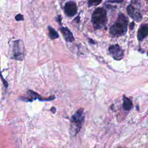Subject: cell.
<instances>
[{
  "mask_svg": "<svg viewBox=\"0 0 148 148\" xmlns=\"http://www.w3.org/2000/svg\"><path fill=\"white\" fill-rule=\"evenodd\" d=\"M128 20L122 13H120L116 22L111 26L110 33L113 36H119L124 35L127 31Z\"/></svg>",
  "mask_w": 148,
  "mask_h": 148,
  "instance_id": "1",
  "label": "cell"
},
{
  "mask_svg": "<svg viewBox=\"0 0 148 148\" xmlns=\"http://www.w3.org/2000/svg\"><path fill=\"white\" fill-rule=\"evenodd\" d=\"M91 21L95 29L103 27L107 22V12L102 8L96 9L92 13Z\"/></svg>",
  "mask_w": 148,
  "mask_h": 148,
  "instance_id": "2",
  "label": "cell"
},
{
  "mask_svg": "<svg viewBox=\"0 0 148 148\" xmlns=\"http://www.w3.org/2000/svg\"><path fill=\"white\" fill-rule=\"evenodd\" d=\"M84 116L83 114V109L82 108L77 110L76 113L72 116L71 122L72 123L71 126L72 127L74 134H77L82 127V124L84 122Z\"/></svg>",
  "mask_w": 148,
  "mask_h": 148,
  "instance_id": "3",
  "label": "cell"
},
{
  "mask_svg": "<svg viewBox=\"0 0 148 148\" xmlns=\"http://www.w3.org/2000/svg\"><path fill=\"white\" fill-rule=\"evenodd\" d=\"M13 54L14 59L21 61L24 58L23 43L20 40H16L13 43Z\"/></svg>",
  "mask_w": 148,
  "mask_h": 148,
  "instance_id": "4",
  "label": "cell"
},
{
  "mask_svg": "<svg viewBox=\"0 0 148 148\" xmlns=\"http://www.w3.org/2000/svg\"><path fill=\"white\" fill-rule=\"evenodd\" d=\"M108 50L109 53L112 56L114 60H120L123 58L124 56V51L119 45L116 44L111 45L109 47Z\"/></svg>",
  "mask_w": 148,
  "mask_h": 148,
  "instance_id": "5",
  "label": "cell"
},
{
  "mask_svg": "<svg viewBox=\"0 0 148 148\" xmlns=\"http://www.w3.org/2000/svg\"><path fill=\"white\" fill-rule=\"evenodd\" d=\"M77 10V8L76 4L72 2L69 1L66 2L64 6V12L66 15L69 17H72L76 13Z\"/></svg>",
  "mask_w": 148,
  "mask_h": 148,
  "instance_id": "6",
  "label": "cell"
},
{
  "mask_svg": "<svg viewBox=\"0 0 148 148\" xmlns=\"http://www.w3.org/2000/svg\"><path fill=\"white\" fill-rule=\"evenodd\" d=\"M127 11L128 15L136 21H140L142 20V16L140 12L135 9L133 6L130 5L127 8Z\"/></svg>",
  "mask_w": 148,
  "mask_h": 148,
  "instance_id": "7",
  "label": "cell"
},
{
  "mask_svg": "<svg viewBox=\"0 0 148 148\" xmlns=\"http://www.w3.org/2000/svg\"><path fill=\"white\" fill-rule=\"evenodd\" d=\"M148 35V24L142 25L140 27L138 31L137 37L139 40H142L145 38Z\"/></svg>",
  "mask_w": 148,
  "mask_h": 148,
  "instance_id": "8",
  "label": "cell"
},
{
  "mask_svg": "<svg viewBox=\"0 0 148 148\" xmlns=\"http://www.w3.org/2000/svg\"><path fill=\"white\" fill-rule=\"evenodd\" d=\"M60 30L66 40V41L69 42H72L74 40V37L72 32L67 27H61Z\"/></svg>",
  "mask_w": 148,
  "mask_h": 148,
  "instance_id": "9",
  "label": "cell"
},
{
  "mask_svg": "<svg viewBox=\"0 0 148 148\" xmlns=\"http://www.w3.org/2000/svg\"><path fill=\"white\" fill-rule=\"evenodd\" d=\"M132 101L127 97L124 96L123 97V107L125 110H130L132 108Z\"/></svg>",
  "mask_w": 148,
  "mask_h": 148,
  "instance_id": "10",
  "label": "cell"
},
{
  "mask_svg": "<svg viewBox=\"0 0 148 148\" xmlns=\"http://www.w3.org/2000/svg\"><path fill=\"white\" fill-rule=\"evenodd\" d=\"M48 29H49V35L51 39H57L58 38L59 35L54 29H53L50 26H49Z\"/></svg>",
  "mask_w": 148,
  "mask_h": 148,
  "instance_id": "11",
  "label": "cell"
},
{
  "mask_svg": "<svg viewBox=\"0 0 148 148\" xmlns=\"http://www.w3.org/2000/svg\"><path fill=\"white\" fill-rule=\"evenodd\" d=\"M102 0H89L88 1V6H97L99 5Z\"/></svg>",
  "mask_w": 148,
  "mask_h": 148,
  "instance_id": "12",
  "label": "cell"
},
{
  "mask_svg": "<svg viewBox=\"0 0 148 148\" xmlns=\"http://www.w3.org/2000/svg\"><path fill=\"white\" fill-rule=\"evenodd\" d=\"M15 19L17 20V21H21V20H24V17L22 14H18L15 17Z\"/></svg>",
  "mask_w": 148,
  "mask_h": 148,
  "instance_id": "13",
  "label": "cell"
},
{
  "mask_svg": "<svg viewBox=\"0 0 148 148\" xmlns=\"http://www.w3.org/2000/svg\"><path fill=\"white\" fill-rule=\"evenodd\" d=\"M122 1H123V0H109V1H108V2H112V3H121Z\"/></svg>",
  "mask_w": 148,
  "mask_h": 148,
  "instance_id": "14",
  "label": "cell"
},
{
  "mask_svg": "<svg viewBox=\"0 0 148 148\" xmlns=\"http://www.w3.org/2000/svg\"><path fill=\"white\" fill-rule=\"evenodd\" d=\"M134 25H135L134 23V22H132V23L130 24V29H133L134 27Z\"/></svg>",
  "mask_w": 148,
  "mask_h": 148,
  "instance_id": "15",
  "label": "cell"
},
{
  "mask_svg": "<svg viewBox=\"0 0 148 148\" xmlns=\"http://www.w3.org/2000/svg\"><path fill=\"white\" fill-rule=\"evenodd\" d=\"M51 110L53 113H55V112H56V108H54V107H53V108H51Z\"/></svg>",
  "mask_w": 148,
  "mask_h": 148,
  "instance_id": "16",
  "label": "cell"
},
{
  "mask_svg": "<svg viewBox=\"0 0 148 148\" xmlns=\"http://www.w3.org/2000/svg\"><path fill=\"white\" fill-rule=\"evenodd\" d=\"M147 54H148V51H147Z\"/></svg>",
  "mask_w": 148,
  "mask_h": 148,
  "instance_id": "17",
  "label": "cell"
}]
</instances>
